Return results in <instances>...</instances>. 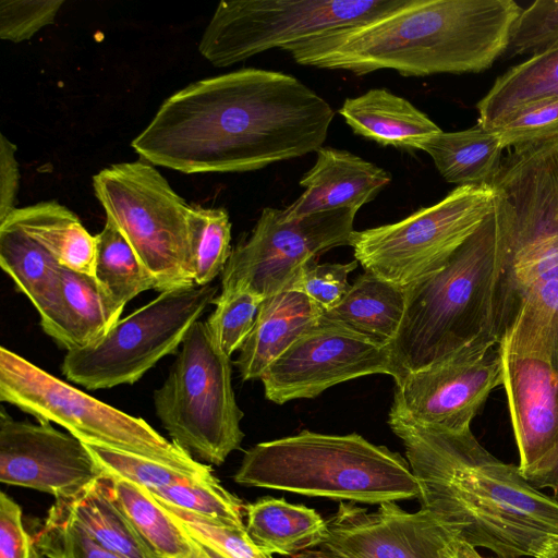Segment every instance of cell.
I'll use <instances>...</instances> for the list:
<instances>
[{
    "instance_id": "1",
    "label": "cell",
    "mask_w": 558,
    "mask_h": 558,
    "mask_svg": "<svg viewBox=\"0 0 558 558\" xmlns=\"http://www.w3.org/2000/svg\"><path fill=\"white\" fill-rule=\"evenodd\" d=\"M333 117L296 77L247 68L177 92L131 145L183 173L245 172L317 151Z\"/></svg>"
},
{
    "instance_id": "2",
    "label": "cell",
    "mask_w": 558,
    "mask_h": 558,
    "mask_svg": "<svg viewBox=\"0 0 558 558\" xmlns=\"http://www.w3.org/2000/svg\"><path fill=\"white\" fill-rule=\"evenodd\" d=\"M388 425L405 449L421 508L459 539L499 558L534 557L558 539V500L519 465L487 451L471 429L425 426L391 407Z\"/></svg>"
},
{
    "instance_id": "3",
    "label": "cell",
    "mask_w": 558,
    "mask_h": 558,
    "mask_svg": "<svg viewBox=\"0 0 558 558\" xmlns=\"http://www.w3.org/2000/svg\"><path fill=\"white\" fill-rule=\"evenodd\" d=\"M521 12L513 0H409L373 22L330 31L284 51L301 64L362 76L478 73L507 51Z\"/></svg>"
},
{
    "instance_id": "4",
    "label": "cell",
    "mask_w": 558,
    "mask_h": 558,
    "mask_svg": "<svg viewBox=\"0 0 558 558\" xmlns=\"http://www.w3.org/2000/svg\"><path fill=\"white\" fill-rule=\"evenodd\" d=\"M501 252L494 210L438 271L408 287L400 328L388 344L395 381L485 342L495 328Z\"/></svg>"
},
{
    "instance_id": "5",
    "label": "cell",
    "mask_w": 558,
    "mask_h": 558,
    "mask_svg": "<svg viewBox=\"0 0 558 558\" xmlns=\"http://www.w3.org/2000/svg\"><path fill=\"white\" fill-rule=\"evenodd\" d=\"M233 478L248 487L375 505L420 495L400 453L356 433L302 430L256 444L245 451Z\"/></svg>"
},
{
    "instance_id": "6",
    "label": "cell",
    "mask_w": 558,
    "mask_h": 558,
    "mask_svg": "<svg viewBox=\"0 0 558 558\" xmlns=\"http://www.w3.org/2000/svg\"><path fill=\"white\" fill-rule=\"evenodd\" d=\"M508 149L489 184L501 252L499 335L533 287L558 277V138Z\"/></svg>"
},
{
    "instance_id": "7",
    "label": "cell",
    "mask_w": 558,
    "mask_h": 558,
    "mask_svg": "<svg viewBox=\"0 0 558 558\" xmlns=\"http://www.w3.org/2000/svg\"><path fill=\"white\" fill-rule=\"evenodd\" d=\"M155 413L171 440L191 456L221 465L240 448L243 412L232 387L231 361L206 322L185 336L163 384L154 391Z\"/></svg>"
},
{
    "instance_id": "8",
    "label": "cell",
    "mask_w": 558,
    "mask_h": 558,
    "mask_svg": "<svg viewBox=\"0 0 558 558\" xmlns=\"http://www.w3.org/2000/svg\"><path fill=\"white\" fill-rule=\"evenodd\" d=\"M0 400L37 421L62 426L85 444L140 454L193 471L211 469L165 438L142 417L87 395L5 347L0 348Z\"/></svg>"
},
{
    "instance_id": "9",
    "label": "cell",
    "mask_w": 558,
    "mask_h": 558,
    "mask_svg": "<svg viewBox=\"0 0 558 558\" xmlns=\"http://www.w3.org/2000/svg\"><path fill=\"white\" fill-rule=\"evenodd\" d=\"M106 217L125 236L157 291L193 287L191 206L145 161L121 162L93 177Z\"/></svg>"
},
{
    "instance_id": "10",
    "label": "cell",
    "mask_w": 558,
    "mask_h": 558,
    "mask_svg": "<svg viewBox=\"0 0 558 558\" xmlns=\"http://www.w3.org/2000/svg\"><path fill=\"white\" fill-rule=\"evenodd\" d=\"M217 288L193 286L160 292L120 318L97 341L68 351L61 364L70 381L88 390L131 385L174 353L216 299Z\"/></svg>"
},
{
    "instance_id": "11",
    "label": "cell",
    "mask_w": 558,
    "mask_h": 558,
    "mask_svg": "<svg viewBox=\"0 0 558 558\" xmlns=\"http://www.w3.org/2000/svg\"><path fill=\"white\" fill-rule=\"evenodd\" d=\"M409 0L221 1L198 45L213 65L225 68L260 52L286 48L330 31L373 22Z\"/></svg>"
},
{
    "instance_id": "12",
    "label": "cell",
    "mask_w": 558,
    "mask_h": 558,
    "mask_svg": "<svg viewBox=\"0 0 558 558\" xmlns=\"http://www.w3.org/2000/svg\"><path fill=\"white\" fill-rule=\"evenodd\" d=\"M494 198L489 185L457 186L400 221L354 230L350 246L365 271L408 287L447 264L494 210Z\"/></svg>"
},
{
    "instance_id": "13",
    "label": "cell",
    "mask_w": 558,
    "mask_h": 558,
    "mask_svg": "<svg viewBox=\"0 0 558 558\" xmlns=\"http://www.w3.org/2000/svg\"><path fill=\"white\" fill-rule=\"evenodd\" d=\"M356 213L339 208L287 220L282 209L264 208L250 236L231 251L221 290L245 288L265 299L288 289L306 262L350 245Z\"/></svg>"
},
{
    "instance_id": "14",
    "label": "cell",
    "mask_w": 558,
    "mask_h": 558,
    "mask_svg": "<svg viewBox=\"0 0 558 558\" xmlns=\"http://www.w3.org/2000/svg\"><path fill=\"white\" fill-rule=\"evenodd\" d=\"M373 374L393 376L388 344L324 314L267 367L260 380L265 398L283 404Z\"/></svg>"
},
{
    "instance_id": "15",
    "label": "cell",
    "mask_w": 558,
    "mask_h": 558,
    "mask_svg": "<svg viewBox=\"0 0 558 558\" xmlns=\"http://www.w3.org/2000/svg\"><path fill=\"white\" fill-rule=\"evenodd\" d=\"M501 384L499 343H476L397 381L391 407L425 426L463 432Z\"/></svg>"
},
{
    "instance_id": "16",
    "label": "cell",
    "mask_w": 558,
    "mask_h": 558,
    "mask_svg": "<svg viewBox=\"0 0 558 558\" xmlns=\"http://www.w3.org/2000/svg\"><path fill=\"white\" fill-rule=\"evenodd\" d=\"M105 475L86 444L49 422L0 413V481L68 500Z\"/></svg>"
},
{
    "instance_id": "17",
    "label": "cell",
    "mask_w": 558,
    "mask_h": 558,
    "mask_svg": "<svg viewBox=\"0 0 558 558\" xmlns=\"http://www.w3.org/2000/svg\"><path fill=\"white\" fill-rule=\"evenodd\" d=\"M322 548L340 558H454L458 537L426 510H403L396 501L368 511L339 504L327 521Z\"/></svg>"
},
{
    "instance_id": "18",
    "label": "cell",
    "mask_w": 558,
    "mask_h": 558,
    "mask_svg": "<svg viewBox=\"0 0 558 558\" xmlns=\"http://www.w3.org/2000/svg\"><path fill=\"white\" fill-rule=\"evenodd\" d=\"M505 389L522 473L558 446V372L542 359L499 345Z\"/></svg>"
},
{
    "instance_id": "19",
    "label": "cell",
    "mask_w": 558,
    "mask_h": 558,
    "mask_svg": "<svg viewBox=\"0 0 558 558\" xmlns=\"http://www.w3.org/2000/svg\"><path fill=\"white\" fill-rule=\"evenodd\" d=\"M390 182L391 174L381 167L344 149L320 147L299 182L305 191L282 215L292 220L339 208L357 211Z\"/></svg>"
},
{
    "instance_id": "20",
    "label": "cell",
    "mask_w": 558,
    "mask_h": 558,
    "mask_svg": "<svg viewBox=\"0 0 558 558\" xmlns=\"http://www.w3.org/2000/svg\"><path fill=\"white\" fill-rule=\"evenodd\" d=\"M94 276L59 268L51 303L39 313L41 329L66 351L104 337L123 312Z\"/></svg>"
},
{
    "instance_id": "21",
    "label": "cell",
    "mask_w": 558,
    "mask_h": 558,
    "mask_svg": "<svg viewBox=\"0 0 558 558\" xmlns=\"http://www.w3.org/2000/svg\"><path fill=\"white\" fill-rule=\"evenodd\" d=\"M323 315L300 291L284 289L265 298L235 361L241 378L260 380L267 367Z\"/></svg>"
},
{
    "instance_id": "22",
    "label": "cell",
    "mask_w": 558,
    "mask_h": 558,
    "mask_svg": "<svg viewBox=\"0 0 558 558\" xmlns=\"http://www.w3.org/2000/svg\"><path fill=\"white\" fill-rule=\"evenodd\" d=\"M338 112L354 134L384 147L420 150L424 141L441 132L424 112L386 88L347 98Z\"/></svg>"
},
{
    "instance_id": "23",
    "label": "cell",
    "mask_w": 558,
    "mask_h": 558,
    "mask_svg": "<svg viewBox=\"0 0 558 558\" xmlns=\"http://www.w3.org/2000/svg\"><path fill=\"white\" fill-rule=\"evenodd\" d=\"M558 99V46L530 57L500 75L477 102L478 121L497 130L542 104Z\"/></svg>"
},
{
    "instance_id": "24",
    "label": "cell",
    "mask_w": 558,
    "mask_h": 558,
    "mask_svg": "<svg viewBox=\"0 0 558 558\" xmlns=\"http://www.w3.org/2000/svg\"><path fill=\"white\" fill-rule=\"evenodd\" d=\"M5 219L20 227L61 267L94 276L96 236L65 206L56 201L41 202L15 208Z\"/></svg>"
},
{
    "instance_id": "25",
    "label": "cell",
    "mask_w": 558,
    "mask_h": 558,
    "mask_svg": "<svg viewBox=\"0 0 558 558\" xmlns=\"http://www.w3.org/2000/svg\"><path fill=\"white\" fill-rule=\"evenodd\" d=\"M101 483L156 558H209L146 488L106 473Z\"/></svg>"
},
{
    "instance_id": "26",
    "label": "cell",
    "mask_w": 558,
    "mask_h": 558,
    "mask_svg": "<svg viewBox=\"0 0 558 558\" xmlns=\"http://www.w3.org/2000/svg\"><path fill=\"white\" fill-rule=\"evenodd\" d=\"M244 511L250 537L269 555L295 556L325 541L326 521L304 505L267 496L245 505Z\"/></svg>"
},
{
    "instance_id": "27",
    "label": "cell",
    "mask_w": 558,
    "mask_h": 558,
    "mask_svg": "<svg viewBox=\"0 0 558 558\" xmlns=\"http://www.w3.org/2000/svg\"><path fill=\"white\" fill-rule=\"evenodd\" d=\"M433 159L440 175L458 186L489 185L505 150L495 130L480 123L456 132H444L420 145Z\"/></svg>"
},
{
    "instance_id": "28",
    "label": "cell",
    "mask_w": 558,
    "mask_h": 558,
    "mask_svg": "<svg viewBox=\"0 0 558 558\" xmlns=\"http://www.w3.org/2000/svg\"><path fill=\"white\" fill-rule=\"evenodd\" d=\"M405 304V287L365 271L351 284L341 302L324 314L378 342L389 344L400 328Z\"/></svg>"
},
{
    "instance_id": "29",
    "label": "cell",
    "mask_w": 558,
    "mask_h": 558,
    "mask_svg": "<svg viewBox=\"0 0 558 558\" xmlns=\"http://www.w3.org/2000/svg\"><path fill=\"white\" fill-rule=\"evenodd\" d=\"M100 545L125 558H156L110 497L101 478L75 497L54 502Z\"/></svg>"
},
{
    "instance_id": "30",
    "label": "cell",
    "mask_w": 558,
    "mask_h": 558,
    "mask_svg": "<svg viewBox=\"0 0 558 558\" xmlns=\"http://www.w3.org/2000/svg\"><path fill=\"white\" fill-rule=\"evenodd\" d=\"M499 345L542 359L558 372V277L524 295Z\"/></svg>"
},
{
    "instance_id": "31",
    "label": "cell",
    "mask_w": 558,
    "mask_h": 558,
    "mask_svg": "<svg viewBox=\"0 0 558 558\" xmlns=\"http://www.w3.org/2000/svg\"><path fill=\"white\" fill-rule=\"evenodd\" d=\"M0 265L38 314L51 303L61 266L8 219L0 222Z\"/></svg>"
},
{
    "instance_id": "32",
    "label": "cell",
    "mask_w": 558,
    "mask_h": 558,
    "mask_svg": "<svg viewBox=\"0 0 558 558\" xmlns=\"http://www.w3.org/2000/svg\"><path fill=\"white\" fill-rule=\"evenodd\" d=\"M95 278L112 300L124 307L157 282L145 269L131 244L114 223L106 219L96 235Z\"/></svg>"
},
{
    "instance_id": "33",
    "label": "cell",
    "mask_w": 558,
    "mask_h": 558,
    "mask_svg": "<svg viewBox=\"0 0 558 558\" xmlns=\"http://www.w3.org/2000/svg\"><path fill=\"white\" fill-rule=\"evenodd\" d=\"M191 266L195 286H207L225 270L231 254V222L222 208L191 206Z\"/></svg>"
},
{
    "instance_id": "34",
    "label": "cell",
    "mask_w": 558,
    "mask_h": 558,
    "mask_svg": "<svg viewBox=\"0 0 558 558\" xmlns=\"http://www.w3.org/2000/svg\"><path fill=\"white\" fill-rule=\"evenodd\" d=\"M102 471L153 493L172 485L217 481L213 469L193 471L140 454L86 444Z\"/></svg>"
},
{
    "instance_id": "35",
    "label": "cell",
    "mask_w": 558,
    "mask_h": 558,
    "mask_svg": "<svg viewBox=\"0 0 558 558\" xmlns=\"http://www.w3.org/2000/svg\"><path fill=\"white\" fill-rule=\"evenodd\" d=\"M264 298L245 288L221 290L206 325L217 347L228 356L240 350L255 323Z\"/></svg>"
},
{
    "instance_id": "36",
    "label": "cell",
    "mask_w": 558,
    "mask_h": 558,
    "mask_svg": "<svg viewBox=\"0 0 558 558\" xmlns=\"http://www.w3.org/2000/svg\"><path fill=\"white\" fill-rule=\"evenodd\" d=\"M150 493V492H149ZM157 499L214 521L245 527L243 502L219 481L172 485L150 493Z\"/></svg>"
},
{
    "instance_id": "37",
    "label": "cell",
    "mask_w": 558,
    "mask_h": 558,
    "mask_svg": "<svg viewBox=\"0 0 558 558\" xmlns=\"http://www.w3.org/2000/svg\"><path fill=\"white\" fill-rule=\"evenodd\" d=\"M32 541L53 558H125L100 545L56 504Z\"/></svg>"
},
{
    "instance_id": "38",
    "label": "cell",
    "mask_w": 558,
    "mask_h": 558,
    "mask_svg": "<svg viewBox=\"0 0 558 558\" xmlns=\"http://www.w3.org/2000/svg\"><path fill=\"white\" fill-rule=\"evenodd\" d=\"M558 46V0H537L514 21L508 49L511 56L539 54Z\"/></svg>"
},
{
    "instance_id": "39",
    "label": "cell",
    "mask_w": 558,
    "mask_h": 558,
    "mask_svg": "<svg viewBox=\"0 0 558 558\" xmlns=\"http://www.w3.org/2000/svg\"><path fill=\"white\" fill-rule=\"evenodd\" d=\"M157 500L189 533L214 545L230 558H272L252 541L246 527L230 526Z\"/></svg>"
},
{
    "instance_id": "40",
    "label": "cell",
    "mask_w": 558,
    "mask_h": 558,
    "mask_svg": "<svg viewBox=\"0 0 558 558\" xmlns=\"http://www.w3.org/2000/svg\"><path fill=\"white\" fill-rule=\"evenodd\" d=\"M359 262L347 264H318L316 258L306 262L288 289L300 291L318 305L324 313L336 307L349 291L348 276Z\"/></svg>"
},
{
    "instance_id": "41",
    "label": "cell",
    "mask_w": 558,
    "mask_h": 558,
    "mask_svg": "<svg viewBox=\"0 0 558 558\" xmlns=\"http://www.w3.org/2000/svg\"><path fill=\"white\" fill-rule=\"evenodd\" d=\"M63 0H1L0 37L21 43L51 24Z\"/></svg>"
},
{
    "instance_id": "42",
    "label": "cell",
    "mask_w": 558,
    "mask_h": 558,
    "mask_svg": "<svg viewBox=\"0 0 558 558\" xmlns=\"http://www.w3.org/2000/svg\"><path fill=\"white\" fill-rule=\"evenodd\" d=\"M495 131L505 149L558 138V99L529 109Z\"/></svg>"
},
{
    "instance_id": "43",
    "label": "cell",
    "mask_w": 558,
    "mask_h": 558,
    "mask_svg": "<svg viewBox=\"0 0 558 558\" xmlns=\"http://www.w3.org/2000/svg\"><path fill=\"white\" fill-rule=\"evenodd\" d=\"M32 538L24 529L21 507L0 494V558H29Z\"/></svg>"
},
{
    "instance_id": "44",
    "label": "cell",
    "mask_w": 558,
    "mask_h": 558,
    "mask_svg": "<svg viewBox=\"0 0 558 558\" xmlns=\"http://www.w3.org/2000/svg\"><path fill=\"white\" fill-rule=\"evenodd\" d=\"M0 222L14 209L19 191V163L16 146L3 134L0 136Z\"/></svg>"
},
{
    "instance_id": "45",
    "label": "cell",
    "mask_w": 558,
    "mask_h": 558,
    "mask_svg": "<svg viewBox=\"0 0 558 558\" xmlns=\"http://www.w3.org/2000/svg\"><path fill=\"white\" fill-rule=\"evenodd\" d=\"M522 474L535 488H550L551 496L558 500V446L545 460Z\"/></svg>"
},
{
    "instance_id": "46",
    "label": "cell",
    "mask_w": 558,
    "mask_h": 558,
    "mask_svg": "<svg viewBox=\"0 0 558 558\" xmlns=\"http://www.w3.org/2000/svg\"><path fill=\"white\" fill-rule=\"evenodd\" d=\"M454 558H484V557H482L477 553L475 547H473L458 538ZM497 558H499V557H497Z\"/></svg>"
},
{
    "instance_id": "47",
    "label": "cell",
    "mask_w": 558,
    "mask_h": 558,
    "mask_svg": "<svg viewBox=\"0 0 558 558\" xmlns=\"http://www.w3.org/2000/svg\"><path fill=\"white\" fill-rule=\"evenodd\" d=\"M293 558H340V557L322 548L320 550L310 549V550L300 553V554L295 555Z\"/></svg>"
},
{
    "instance_id": "48",
    "label": "cell",
    "mask_w": 558,
    "mask_h": 558,
    "mask_svg": "<svg viewBox=\"0 0 558 558\" xmlns=\"http://www.w3.org/2000/svg\"><path fill=\"white\" fill-rule=\"evenodd\" d=\"M536 558H558V539L549 543Z\"/></svg>"
},
{
    "instance_id": "49",
    "label": "cell",
    "mask_w": 558,
    "mask_h": 558,
    "mask_svg": "<svg viewBox=\"0 0 558 558\" xmlns=\"http://www.w3.org/2000/svg\"><path fill=\"white\" fill-rule=\"evenodd\" d=\"M29 558H53L52 556L45 553L32 541V550Z\"/></svg>"
}]
</instances>
